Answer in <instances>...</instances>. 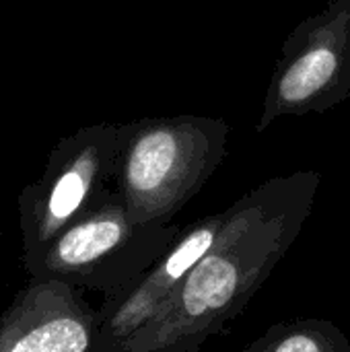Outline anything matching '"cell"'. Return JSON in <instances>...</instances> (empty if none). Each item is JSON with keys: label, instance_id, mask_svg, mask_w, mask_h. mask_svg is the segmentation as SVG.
Listing matches in <instances>:
<instances>
[{"label": "cell", "instance_id": "obj_1", "mask_svg": "<svg viewBox=\"0 0 350 352\" xmlns=\"http://www.w3.org/2000/svg\"><path fill=\"white\" fill-rule=\"evenodd\" d=\"M320 171L272 177L225 208L208 252L165 307L116 352H200L254 299L314 212Z\"/></svg>", "mask_w": 350, "mask_h": 352}, {"label": "cell", "instance_id": "obj_2", "mask_svg": "<svg viewBox=\"0 0 350 352\" xmlns=\"http://www.w3.org/2000/svg\"><path fill=\"white\" fill-rule=\"evenodd\" d=\"M223 118L179 113L120 124L113 188L132 221L171 225L227 157Z\"/></svg>", "mask_w": 350, "mask_h": 352}, {"label": "cell", "instance_id": "obj_3", "mask_svg": "<svg viewBox=\"0 0 350 352\" xmlns=\"http://www.w3.org/2000/svg\"><path fill=\"white\" fill-rule=\"evenodd\" d=\"M179 225H142L130 219L122 196L107 188L99 200L25 266L29 278L58 280L78 291L116 293L177 239Z\"/></svg>", "mask_w": 350, "mask_h": 352}, {"label": "cell", "instance_id": "obj_4", "mask_svg": "<svg viewBox=\"0 0 350 352\" xmlns=\"http://www.w3.org/2000/svg\"><path fill=\"white\" fill-rule=\"evenodd\" d=\"M120 124H93L60 138L41 175L19 194L23 266L80 219L113 182Z\"/></svg>", "mask_w": 350, "mask_h": 352}, {"label": "cell", "instance_id": "obj_5", "mask_svg": "<svg viewBox=\"0 0 350 352\" xmlns=\"http://www.w3.org/2000/svg\"><path fill=\"white\" fill-rule=\"evenodd\" d=\"M349 97L350 0H328L285 37L256 132H266L285 116L324 113Z\"/></svg>", "mask_w": 350, "mask_h": 352}, {"label": "cell", "instance_id": "obj_6", "mask_svg": "<svg viewBox=\"0 0 350 352\" xmlns=\"http://www.w3.org/2000/svg\"><path fill=\"white\" fill-rule=\"evenodd\" d=\"M227 212L206 214L182 227L169 250L128 285L103 297L97 307V340L93 352H116L144 328L171 299L192 266L217 239Z\"/></svg>", "mask_w": 350, "mask_h": 352}, {"label": "cell", "instance_id": "obj_7", "mask_svg": "<svg viewBox=\"0 0 350 352\" xmlns=\"http://www.w3.org/2000/svg\"><path fill=\"white\" fill-rule=\"evenodd\" d=\"M97 324L83 291L29 278L0 316V352H93Z\"/></svg>", "mask_w": 350, "mask_h": 352}, {"label": "cell", "instance_id": "obj_8", "mask_svg": "<svg viewBox=\"0 0 350 352\" xmlns=\"http://www.w3.org/2000/svg\"><path fill=\"white\" fill-rule=\"evenodd\" d=\"M241 352H350V340L330 320L297 318L270 326Z\"/></svg>", "mask_w": 350, "mask_h": 352}]
</instances>
